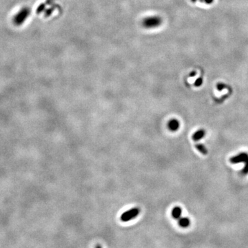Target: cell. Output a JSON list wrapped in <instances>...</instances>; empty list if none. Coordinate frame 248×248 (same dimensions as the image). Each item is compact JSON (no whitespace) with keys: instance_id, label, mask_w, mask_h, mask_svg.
I'll return each instance as SVG.
<instances>
[{"instance_id":"7","label":"cell","mask_w":248,"mask_h":248,"mask_svg":"<svg viewBox=\"0 0 248 248\" xmlns=\"http://www.w3.org/2000/svg\"><path fill=\"white\" fill-rule=\"evenodd\" d=\"M182 214V209L179 206L175 207L172 210V216L173 217L174 219L177 220V219H179L181 218Z\"/></svg>"},{"instance_id":"12","label":"cell","mask_w":248,"mask_h":248,"mask_svg":"<svg viewBox=\"0 0 248 248\" xmlns=\"http://www.w3.org/2000/svg\"><path fill=\"white\" fill-rule=\"evenodd\" d=\"M241 173L242 174H243V175H247L248 174V161L245 162V165L244 166L243 170H242Z\"/></svg>"},{"instance_id":"8","label":"cell","mask_w":248,"mask_h":248,"mask_svg":"<svg viewBox=\"0 0 248 248\" xmlns=\"http://www.w3.org/2000/svg\"><path fill=\"white\" fill-rule=\"evenodd\" d=\"M179 225L180 227H183V228H186V227H189L190 225V220L189 218L187 217H182L179 219Z\"/></svg>"},{"instance_id":"6","label":"cell","mask_w":248,"mask_h":248,"mask_svg":"<svg viewBox=\"0 0 248 248\" xmlns=\"http://www.w3.org/2000/svg\"><path fill=\"white\" fill-rule=\"evenodd\" d=\"M205 136H206V130H198L194 133L193 135L192 136V139L194 141H198L203 138Z\"/></svg>"},{"instance_id":"9","label":"cell","mask_w":248,"mask_h":248,"mask_svg":"<svg viewBox=\"0 0 248 248\" xmlns=\"http://www.w3.org/2000/svg\"><path fill=\"white\" fill-rule=\"evenodd\" d=\"M196 148L198 152H200L202 155H206L208 154V150H207L206 147L204 145L201 144V143H197L196 144Z\"/></svg>"},{"instance_id":"14","label":"cell","mask_w":248,"mask_h":248,"mask_svg":"<svg viewBox=\"0 0 248 248\" xmlns=\"http://www.w3.org/2000/svg\"><path fill=\"white\" fill-rule=\"evenodd\" d=\"M202 79H198L195 82V86H201L202 84Z\"/></svg>"},{"instance_id":"11","label":"cell","mask_w":248,"mask_h":248,"mask_svg":"<svg viewBox=\"0 0 248 248\" xmlns=\"http://www.w3.org/2000/svg\"><path fill=\"white\" fill-rule=\"evenodd\" d=\"M46 6H47L46 2L41 4L37 8L36 13L37 14V15H39V14H41L42 13H43V12H44L45 10H46Z\"/></svg>"},{"instance_id":"13","label":"cell","mask_w":248,"mask_h":248,"mask_svg":"<svg viewBox=\"0 0 248 248\" xmlns=\"http://www.w3.org/2000/svg\"><path fill=\"white\" fill-rule=\"evenodd\" d=\"M196 1H199L201 2L206 3L207 4H212L213 1H214V0H192V1H193V2H196Z\"/></svg>"},{"instance_id":"2","label":"cell","mask_w":248,"mask_h":248,"mask_svg":"<svg viewBox=\"0 0 248 248\" xmlns=\"http://www.w3.org/2000/svg\"><path fill=\"white\" fill-rule=\"evenodd\" d=\"M30 14V9L28 7H24L20 10L19 13L14 17V23L15 25L20 26L24 23Z\"/></svg>"},{"instance_id":"5","label":"cell","mask_w":248,"mask_h":248,"mask_svg":"<svg viewBox=\"0 0 248 248\" xmlns=\"http://www.w3.org/2000/svg\"><path fill=\"white\" fill-rule=\"evenodd\" d=\"M167 126H168L170 130H171L172 132H175V131H177L179 129L180 123L177 119H171L170 121Z\"/></svg>"},{"instance_id":"3","label":"cell","mask_w":248,"mask_h":248,"mask_svg":"<svg viewBox=\"0 0 248 248\" xmlns=\"http://www.w3.org/2000/svg\"><path fill=\"white\" fill-rule=\"evenodd\" d=\"M140 213V209L138 208H134L130 209L126 212H124L121 216V220L123 222H128L136 218Z\"/></svg>"},{"instance_id":"1","label":"cell","mask_w":248,"mask_h":248,"mask_svg":"<svg viewBox=\"0 0 248 248\" xmlns=\"http://www.w3.org/2000/svg\"><path fill=\"white\" fill-rule=\"evenodd\" d=\"M163 19L158 15L150 16L144 18L141 22V25L145 29H152L157 28L162 24Z\"/></svg>"},{"instance_id":"4","label":"cell","mask_w":248,"mask_h":248,"mask_svg":"<svg viewBox=\"0 0 248 248\" xmlns=\"http://www.w3.org/2000/svg\"><path fill=\"white\" fill-rule=\"evenodd\" d=\"M248 161V154L246 152H241L239 155L234 156L229 159L231 163L237 164L240 163H245Z\"/></svg>"},{"instance_id":"10","label":"cell","mask_w":248,"mask_h":248,"mask_svg":"<svg viewBox=\"0 0 248 248\" xmlns=\"http://www.w3.org/2000/svg\"><path fill=\"white\" fill-rule=\"evenodd\" d=\"M57 7V6L52 5V6H51V7L49 8V9H46V11H45V13H44V17H48L50 15H51V14L53 13V11H55V9H56Z\"/></svg>"}]
</instances>
